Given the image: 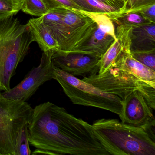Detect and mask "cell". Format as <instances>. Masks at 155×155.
I'll return each mask as SVG.
<instances>
[{"mask_svg":"<svg viewBox=\"0 0 155 155\" xmlns=\"http://www.w3.org/2000/svg\"><path fill=\"white\" fill-rule=\"evenodd\" d=\"M28 130L29 144L48 155H110L92 125L51 102L33 109Z\"/></svg>","mask_w":155,"mask_h":155,"instance_id":"1","label":"cell"},{"mask_svg":"<svg viewBox=\"0 0 155 155\" xmlns=\"http://www.w3.org/2000/svg\"><path fill=\"white\" fill-rule=\"evenodd\" d=\"M91 125L110 155H155V125L136 127L101 119Z\"/></svg>","mask_w":155,"mask_h":155,"instance_id":"2","label":"cell"},{"mask_svg":"<svg viewBox=\"0 0 155 155\" xmlns=\"http://www.w3.org/2000/svg\"><path fill=\"white\" fill-rule=\"evenodd\" d=\"M33 41L28 24L13 17L0 20V91L10 89L12 78Z\"/></svg>","mask_w":155,"mask_h":155,"instance_id":"3","label":"cell"},{"mask_svg":"<svg viewBox=\"0 0 155 155\" xmlns=\"http://www.w3.org/2000/svg\"><path fill=\"white\" fill-rule=\"evenodd\" d=\"M44 24L50 30L58 41L56 52L76 51L89 39L95 31L96 24L90 18L75 8H66L63 15H51Z\"/></svg>","mask_w":155,"mask_h":155,"instance_id":"4","label":"cell"},{"mask_svg":"<svg viewBox=\"0 0 155 155\" xmlns=\"http://www.w3.org/2000/svg\"><path fill=\"white\" fill-rule=\"evenodd\" d=\"M54 73L55 80L74 104L106 110L122 117L123 101L119 97L104 92L56 67Z\"/></svg>","mask_w":155,"mask_h":155,"instance_id":"5","label":"cell"},{"mask_svg":"<svg viewBox=\"0 0 155 155\" xmlns=\"http://www.w3.org/2000/svg\"><path fill=\"white\" fill-rule=\"evenodd\" d=\"M82 80L122 100L133 91H138L149 106L155 109V83L142 80L119 68L112 67L102 75H89Z\"/></svg>","mask_w":155,"mask_h":155,"instance_id":"6","label":"cell"},{"mask_svg":"<svg viewBox=\"0 0 155 155\" xmlns=\"http://www.w3.org/2000/svg\"><path fill=\"white\" fill-rule=\"evenodd\" d=\"M33 111L26 101L7 98L0 91V155H14L17 136Z\"/></svg>","mask_w":155,"mask_h":155,"instance_id":"7","label":"cell"},{"mask_svg":"<svg viewBox=\"0 0 155 155\" xmlns=\"http://www.w3.org/2000/svg\"><path fill=\"white\" fill-rule=\"evenodd\" d=\"M54 51L43 52L40 63L33 68L17 86L2 93L5 97L26 101L46 81L55 79V66L52 61Z\"/></svg>","mask_w":155,"mask_h":155,"instance_id":"8","label":"cell"},{"mask_svg":"<svg viewBox=\"0 0 155 155\" xmlns=\"http://www.w3.org/2000/svg\"><path fill=\"white\" fill-rule=\"evenodd\" d=\"M100 58L95 54L87 52L54 51L51 59L55 67L76 77L97 74Z\"/></svg>","mask_w":155,"mask_h":155,"instance_id":"9","label":"cell"},{"mask_svg":"<svg viewBox=\"0 0 155 155\" xmlns=\"http://www.w3.org/2000/svg\"><path fill=\"white\" fill-rule=\"evenodd\" d=\"M122 101L121 122L136 127L155 125L152 109L139 91H133Z\"/></svg>","mask_w":155,"mask_h":155,"instance_id":"10","label":"cell"},{"mask_svg":"<svg viewBox=\"0 0 155 155\" xmlns=\"http://www.w3.org/2000/svg\"><path fill=\"white\" fill-rule=\"evenodd\" d=\"M132 29L116 25L117 40L101 58L98 75H101L107 72L123 51L130 50V33Z\"/></svg>","mask_w":155,"mask_h":155,"instance_id":"11","label":"cell"},{"mask_svg":"<svg viewBox=\"0 0 155 155\" xmlns=\"http://www.w3.org/2000/svg\"><path fill=\"white\" fill-rule=\"evenodd\" d=\"M116 67L127 71L142 80L155 83V71L141 64L131 56L130 50H126L113 63Z\"/></svg>","mask_w":155,"mask_h":155,"instance_id":"12","label":"cell"},{"mask_svg":"<svg viewBox=\"0 0 155 155\" xmlns=\"http://www.w3.org/2000/svg\"><path fill=\"white\" fill-rule=\"evenodd\" d=\"M34 41L38 44L43 52L54 51L58 48V41L53 37L50 30L44 24L42 17L31 19L27 23Z\"/></svg>","mask_w":155,"mask_h":155,"instance_id":"13","label":"cell"},{"mask_svg":"<svg viewBox=\"0 0 155 155\" xmlns=\"http://www.w3.org/2000/svg\"><path fill=\"white\" fill-rule=\"evenodd\" d=\"M130 41V52L155 49V23L132 29Z\"/></svg>","mask_w":155,"mask_h":155,"instance_id":"14","label":"cell"},{"mask_svg":"<svg viewBox=\"0 0 155 155\" xmlns=\"http://www.w3.org/2000/svg\"><path fill=\"white\" fill-rule=\"evenodd\" d=\"M116 40L96 25L89 39L76 51L92 53L101 58Z\"/></svg>","mask_w":155,"mask_h":155,"instance_id":"15","label":"cell"},{"mask_svg":"<svg viewBox=\"0 0 155 155\" xmlns=\"http://www.w3.org/2000/svg\"><path fill=\"white\" fill-rule=\"evenodd\" d=\"M118 12L107 15L112 21L114 25H120L133 29L153 23L137 12L119 13Z\"/></svg>","mask_w":155,"mask_h":155,"instance_id":"16","label":"cell"},{"mask_svg":"<svg viewBox=\"0 0 155 155\" xmlns=\"http://www.w3.org/2000/svg\"><path fill=\"white\" fill-rule=\"evenodd\" d=\"M79 8V10L89 12H100L108 15L118 11L97 0H71Z\"/></svg>","mask_w":155,"mask_h":155,"instance_id":"17","label":"cell"},{"mask_svg":"<svg viewBox=\"0 0 155 155\" xmlns=\"http://www.w3.org/2000/svg\"><path fill=\"white\" fill-rule=\"evenodd\" d=\"M80 12L90 18L97 26L103 30L105 32L110 34L117 39L115 34V27L112 21L105 13L100 12H89L78 10Z\"/></svg>","mask_w":155,"mask_h":155,"instance_id":"18","label":"cell"},{"mask_svg":"<svg viewBox=\"0 0 155 155\" xmlns=\"http://www.w3.org/2000/svg\"><path fill=\"white\" fill-rule=\"evenodd\" d=\"M21 10L26 14L38 18L51 12L43 0H22Z\"/></svg>","mask_w":155,"mask_h":155,"instance_id":"19","label":"cell"},{"mask_svg":"<svg viewBox=\"0 0 155 155\" xmlns=\"http://www.w3.org/2000/svg\"><path fill=\"white\" fill-rule=\"evenodd\" d=\"M22 0H0V20L13 17L21 10Z\"/></svg>","mask_w":155,"mask_h":155,"instance_id":"20","label":"cell"},{"mask_svg":"<svg viewBox=\"0 0 155 155\" xmlns=\"http://www.w3.org/2000/svg\"><path fill=\"white\" fill-rule=\"evenodd\" d=\"M28 125L24 126L19 132L16 139L14 155H30Z\"/></svg>","mask_w":155,"mask_h":155,"instance_id":"21","label":"cell"},{"mask_svg":"<svg viewBox=\"0 0 155 155\" xmlns=\"http://www.w3.org/2000/svg\"><path fill=\"white\" fill-rule=\"evenodd\" d=\"M131 56L136 60L155 71V49L131 52Z\"/></svg>","mask_w":155,"mask_h":155,"instance_id":"22","label":"cell"},{"mask_svg":"<svg viewBox=\"0 0 155 155\" xmlns=\"http://www.w3.org/2000/svg\"><path fill=\"white\" fill-rule=\"evenodd\" d=\"M49 9L51 11L62 8L79 10V8L71 0H43Z\"/></svg>","mask_w":155,"mask_h":155,"instance_id":"23","label":"cell"},{"mask_svg":"<svg viewBox=\"0 0 155 155\" xmlns=\"http://www.w3.org/2000/svg\"><path fill=\"white\" fill-rule=\"evenodd\" d=\"M129 12H137L139 13L142 17L148 20L150 22L155 23V3L129 11L123 12H118L119 13Z\"/></svg>","mask_w":155,"mask_h":155,"instance_id":"24","label":"cell"},{"mask_svg":"<svg viewBox=\"0 0 155 155\" xmlns=\"http://www.w3.org/2000/svg\"><path fill=\"white\" fill-rule=\"evenodd\" d=\"M155 3V0H127L122 10L119 12L129 11Z\"/></svg>","mask_w":155,"mask_h":155,"instance_id":"25","label":"cell"},{"mask_svg":"<svg viewBox=\"0 0 155 155\" xmlns=\"http://www.w3.org/2000/svg\"><path fill=\"white\" fill-rule=\"evenodd\" d=\"M106 5L116 9L118 11L123 9L127 0H97Z\"/></svg>","mask_w":155,"mask_h":155,"instance_id":"26","label":"cell"}]
</instances>
